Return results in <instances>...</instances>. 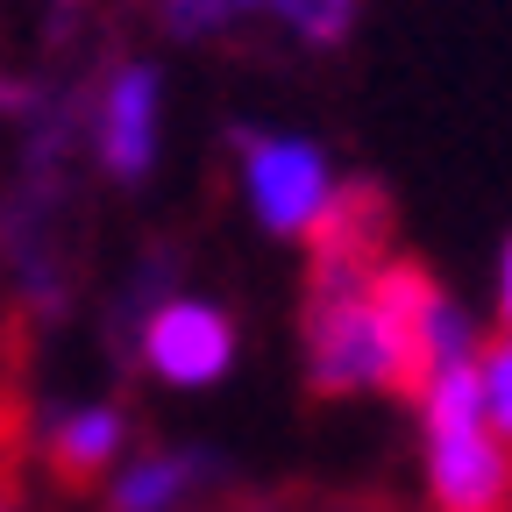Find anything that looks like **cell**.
I'll return each mask as SVG.
<instances>
[{"label":"cell","mask_w":512,"mask_h":512,"mask_svg":"<svg viewBox=\"0 0 512 512\" xmlns=\"http://www.w3.org/2000/svg\"><path fill=\"white\" fill-rule=\"evenodd\" d=\"M235 22V0H164V29L178 43H207Z\"/></svg>","instance_id":"obj_10"},{"label":"cell","mask_w":512,"mask_h":512,"mask_svg":"<svg viewBox=\"0 0 512 512\" xmlns=\"http://www.w3.org/2000/svg\"><path fill=\"white\" fill-rule=\"evenodd\" d=\"M313 264H384L392 256V200L377 185H335L328 214L306 228Z\"/></svg>","instance_id":"obj_6"},{"label":"cell","mask_w":512,"mask_h":512,"mask_svg":"<svg viewBox=\"0 0 512 512\" xmlns=\"http://www.w3.org/2000/svg\"><path fill=\"white\" fill-rule=\"evenodd\" d=\"M207 477H214V456H207V448H178V456H143V463H128V470L114 477L107 512H164V505H178L192 484H207Z\"/></svg>","instance_id":"obj_7"},{"label":"cell","mask_w":512,"mask_h":512,"mask_svg":"<svg viewBox=\"0 0 512 512\" xmlns=\"http://www.w3.org/2000/svg\"><path fill=\"white\" fill-rule=\"evenodd\" d=\"M0 512H22V505H15V498H8V491H0Z\"/></svg>","instance_id":"obj_12"},{"label":"cell","mask_w":512,"mask_h":512,"mask_svg":"<svg viewBox=\"0 0 512 512\" xmlns=\"http://www.w3.org/2000/svg\"><path fill=\"white\" fill-rule=\"evenodd\" d=\"M498 328L512 335V242H505V256H498Z\"/></svg>","instance_id":"obj_11"},{"label":"cell","mask_w":512,"mask_h":512,"mask_svg":"<svg viewBox=\"0 0 512 512\" xmlns=\"http://www.w3.org/2000/svg\"><path fill=\"white\" fill-rule=\"evenodd\" d=\"M477 377H484V413H491V427L512 441V335H505V328L477 349Z\"/></svg>","instance_id":"obj_9"},{"label":"cell","mask_w":512,"mask_h":512,"mask_svg":"<svg viewBox=\"0 0 512 512\" xmlns=\"http://www.w3.org/2000/svg\"><path fill=\"white\" fill-rule=\"evenodd\" d=\"M136 356H143L150 377L200 392V384L228 377V363H235V320H228L221 306H207V299H164V306L143 320Z\"/></svg>","instance_id":"obj_4"},{"label":"cell","mask_w":512,"mask_h":512,"mask_svg":"<svg viewBox=\"0 0 512 512\" xmlns=\"http://www.w3.org/2000/svg\"><path fill=\"white\" fill-rule=\"evenodd\" d=\"M235 178H242V200L256 214L264 235H306L335 200V164L320 143L285 136V128H235Z\"/></svg>","instance_id":"obj_2"},{"label":"cell","mask_w":512,"mask_h":512,"mask_svg":"<svg viewBox=\"0 0 512 512\" xmlns=\"http://www.w3.org/2000/svg\"><path fill=\"white\" fill-rule=\"evenodd\" d=\"M420 427L434 512H512V441L484 413L477 356L434 370V384L420 392Z\"/></svg>","instance_id":"obj_1"},{"label":"cell","mask_w":512,"mask_h":512,"mask_svg":"<svg viewBox=\"0 0 512 512\" xmlns=\"http://www.w3.org/2000/svg\"><path fill=\"white\" fill-rule=\"evenodd\" d=\"M157 136H164V72L143 57L114 64L93 100V157L114 185H143L157 164Z\"/></svg>","instance_id":"obj_3"},{"label":"cell","mask_w":512,"mask_h":512,"mask_svg":"<svg viewBox=\"0 0 512 512\" xmlns=\"http://www.w3.org/2000/svg\"><path fill=\"white\" fill-rule=\"evenodd\" d=\"M121 448H128V413L121 406H79L43 434V470L64 498H93Z\"/></svg>","instance_id":"obj_5"},{"label":"cell","mask_w":512,"mask_h":512,"mask_svg":"<svg viewBox=\"0 0 512 512\" xmlns=\"http://www.w3.org/2000/svg\"><path fill=\"white\" fill-rule=\"evenodd\" d=\"M235 15H278L299 43L335 50L356 29V0H235Z\"/></svg>","instance_id":"obj_8"}]
</instances>
